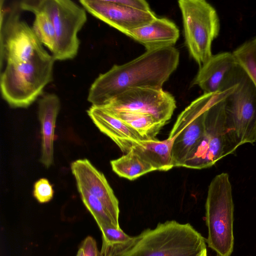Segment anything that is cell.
<instances>
[{"mask_svg": "<svg viewBox=\"0 0 256 256\" xmlns=\"http://www.w3.org/2000/svg\"><path fill=\"white\" fill-rule=\"evenodd\" d=\"M80 247L84 250V256H103L98 249L96 240L91 236H86L81 242Z\"/></svg>", "mask_w": 256, "mask_h": 256, "instance_id": "cell-26", "label": "cell"}, {"mask_svg": "<svg viewBox=\"0 0 256 256\" xmlns=\"http://www.w3.org/2000/svg\"><path fill=\"white\" fill-rule=\"evenodd\" d=\"M223 102L227 126L238 146L256 142V86L241 68Z\"/></svg>", "mask_w": 256, "mask_h": 256, "instance_id": "cell-8", "label": "cell"}, {"mask_svg": "<svg viewBox=\"0 0 256 256\" xmlns=\"http://www.w3.org/2000/svg\"><path fill=\"white\" fill-rule=\"evenodd\" d=\"M108 112L134 130L142 140L156 139L164 126L150 114L131 112Z\"/></svg>", "mask_w": 256, "mask_h": 256, "instance_id": "cell-20", "label": "cell"}, {"mask_svg": "<svg viewBox=\"0 0 256 256\" xmlns=\"http://www.w3.org/2000/svg\"><path fill=\"white\" fill-rule=\"evenodd\" d=\"M116 2L128 8L140 10H151L148 2L144 0H116Z\"/></svg>", "mask_w": 256, "mask_h": 256, "instance_id": "cell-27", "label": "cell"}, {"mask_svg": "<svg viewBox=\"0 0 256 256\" xmlns=\"http://www.w3.org/2000/svg\"><path fill=\"white\" fill-rule=\"evenodd\" d=\"M234 205L232 184L228 173L215 176L208 188L206 222V242L220 256H230L233 251Z\"/></svg>", "mask_w": 256, "mask_h": 256, "instance_id": "cell-5", "label": "cell"}, {"mask_svg": "<svg viewBox=\"0 0 256 256\" xmlns=\"http://www.w3.org/2000/svg\"><path fill=\"white\" fill-rule=\"evenodd\" d=\"M232 53L240 66L256 86V36L240 46Z\"/></svg>", "mask_w": 256, "mask_h": 256, "instance_id": "cell-23", "label": "cell"}, {"mask_svg": "<svg viewBox=\"0 0 256 256\" xmlns=\"http://www.w3.org/2000/svg\"><path fill=\"white\" fill-rule=\"evenodd\" d=\"M240 66L232 52L212 55L200 67L193 84L198 86L204 94L222 92L236 80Z\"/></svg>", "mask_w": 256, "mask_h": 256, "instance_id": "cell-13", "label": "cell"}, {"mask_svg": "<svg viewBox=\"0 0 256 256\" xmlns=\"http://www.w3.org/2000/svg\"><path fill=\"white\" fill-rule=\"evenodd\" d=\"M185 42L200 67L212 56V45L219 34L220 19L215 8L204 0H180Z\"/></svg>", "mask_w": 256, "mask_h": 256, "instance_id": "cell-7", "label": "cell"}, {"mask_svg": "<svg viewBox=\"0 0 256 256\" xmlns=\"http://www.w3.org/2000/svg\"><path fill=\"white\" fill-rule=\"evenodd\" d=\"M218 93L204 94L178 116L168 137L172 140L174 167H182L188 156L202 137L207 111Z\"/></svg>", "mask_w": 256, "mask_h": 256, "instance_id": "cell-10", "label": "cell"}, {"mask_svg": "<svg viewBox=\"0 0 256 256\" xmlns=\"http://www.w3.org/2000/svg\"><path fill=\"white\" fill-rule=\"evenodd\" d=\"M33 194L39 202L46 203L52 199L54 190L48 180L42 178L34 183Z\"/></svg>", "mask_w": 256, "mask_h": 256, "instance_id": "cell-25", "label": "cell"}, {"mask_svg": "<svg viewBox=\"0 0 256 256\" xmlns=\"http://www.w3.org/2000/svg\"><path fill=\"white\" fill-rule=\"evenodd\" d=\"M172 140H143L136 142L132 149L156 170L167 171L174 167L172 158Z\"/></svg>", "mask_w": 256, "mask_h": 256, "instance_id": "cell-18", "label": "cell"}, {"mask_svg": "<svg viewBox=\"0 0 256 256\" xmlns=\"http://www.w3.org/2000/svg\"><path fill=\"white\" fill-rule=\"evenodd\" d=\"M180 52L174 46L146 50L126 64L114 65L92 84L88 100L102 107L120 94L136 88H162L176 70Z\"/></svg>", "mask_w": 256, "mask_h": 256, "instance_id": "cell-1", "label": "cell"}, {"mask_svg": "<svg viewBox=\"0 0 256 256\" xmlns=\"http://www.w3.org/2000/svg\"><path fill=\"white\" fill-rule=\"evenodd\" d=\"M18 4L8 11L0 6V61L6 64L26 62L47 52L32 28L21 20Z\"/></svg>", "mask_w": 256, "mask_h": 256, "instance_id": "cell-9", "label": "cell"}, {"mask_svg": "<svg viewBox=\"0 0 256 256\" xmlns=\"http://www.w3.org/2000/svg\"><path fill=\"white\" fill-rule=\"evenodd\" d=\"M77 188L84 205L94 217L98 227L106 226L117 228L101 201L84 188Z\"/></svg>", "mask_w": 256, "mask_h": 256, "instance_id": "cell-24", "label": "cell"}, {"mask_svg": "<svg viewBox=\"0 0 256 256\" xmlns=\"http://www.w3.org/2000/svg\"><path fill=\"white\" fill-rule=\"evenodd\" d=\"M110 165L112 170L119 176L130 180L156 170L132 149L120 158L111 160Z\"/></svg>", "mask_w": 256, "mask_h": 256, "instance_id": "cell-21", "label": "cell"}, {"mask_svg": "<svg viewBox=\"0 0 256 256\" xmlns=\"http://www.w3.org/2000/svg\"><path fill=\"white\" fill-rule=\"evenodd\" d=\"M35 18L32 27L35 34L42 45L52 54L56 48V33L52 21L44 12L33 10Z\"/></svg>", "mask_w": 256, "mask_h": 256, "instance_id": "cell-22", "label": "cell"}, {"mask_svg": "<svg viewBox=\"0 0 256 256\" xmlns=\"http://www.w3.org/2000/svg\"><path fill=\"white\" fill-rule=\"evenodd\" d=\"M100 108L108 112L150 114L165 125L173 114L176 102L170 94L162 88H136L124 92Z\"/></svg>", "mask_w": 256, "mask_h": 256, "instance_id": "cell-11", "label": "cell"}, {"mask_svg": "<svg viewBox=\"0 0 256 256\" xmlns=\"http://www.w3.org/2000/svg\"><path fill=\"white\" fill-rule=\"evenodd\" d=\"M55 61L52 55L46 52L26 62L6 64L0 78L3 99L13 108L29 106L52 81Z\"/></svg>", "mask_w": 256, "mask_h": 256, "instance_id": "cell-2", "label": "cell"}, {"mask_svg": "<svg viewBox=\"0 0 256 256\" xmlns=\"http://www.w3.org/2000/svg\"><path fill=\"white\" fill-rule=\"evenodd\" d=\"M20 10H38L50 18L56 33V48L52 54L56 60L75 58L80 41L78 33L87 20L86 10L70 0H22L18 4Z\"/></svg>", "mask_w": 256, "mask_h": 256, "instance_id": "cell-4", "label": "cell"}, {"mask_svg": "<svg viewBox=\"0 0 256 256\" xmlns=\"http://www.w3.org/2000/svg\"><path fill=\"white\" fill-rule=\"evenodd\" d=\"M126 35L148 50L174 46L179 38L180 30L172 21L156 17L148 24L134 30Z\"/></svg>", "mask_w": 256, "mask_h": 256, "instance_id": "cell-16", "label": "cell"}, {"mask_svg": "<svg viewBox=\"0 0 256 256\" xmlns=\"http://www.w3.org/2000/svg\"><path fill=\"white\" fill-rule=\"evenodd\" d=\"M88 116L99 130L108 136L124 153L128 152L140 136L122 121L104 108L92 106Z\"/></svg>", "mask_w": 256, "mask_h": 256, "instance_id": "cell-15", "label": "cell"}, {"mask_svg": "<svg viewBox=\"0 0 256 256\" xmlns=\"http://www.w3.org/2000/svg\"><path fill=\"white\" fill-rule=\"evenodd\" d=\"M76 256H84V250L80 247Z\"/></svg>", "mask_w": 256, "mask_h": 256, "instance_id": "cell-28", "label": "cell"}, {"mask_svg": "<svg viewBox=\"0 0 256 256\" xmlns=\"http://www.w3.org/2000/svg\"><path fill=\"white\" fill-rule=\"evenodd\" d=\"M228 88L217 94L206 117L204 134L182 167L202 169L212 166L238 146L226 124L223 99Z\"/></svg>", "mask_w": 256, "mask_h": 256, "instance_id": "cell-6", "label": "cell"}, {"mask_svg": "<svg viewBox=\"0 0 256 256\" xmlns=\"http://www.w3.org/2000/svg\"><path fill=\"white\" fill-rule=\"evenodd\" d=\"M102 234L101 252L103 256H122L136 243L140 236H130L120 228L99 226Z\"/></svg>", "mask_w": 256, "mask_h": 256, "instance_id": "cell-19", "label": "cell"}, {"mask_svg": "<svg viewBox=\"0 0 256 256\" xmlns=\"http://www.w3.org/2000/svg\"><path fill=\"white\" fill-rule=\"evenodd\" d=\"M70 167L77 187L84 188L98 198L111 216L116 226L120 228L118 200L104 174L86 158L73 162Z\"/></svg>", "mask_w": 256, "mask_h": 256, "instance_id": "cell-14", "label": "cell"}, {"mask_svg": "<svg viewBox=\"0 0 256 256\" xmlns=\"http://www.w3.org/2000/svg\"><path fill=\"white\" fill-rule=\"evenodd\" d=\"M79 2L94 16L125 34L148 24L156 18L152 10L132 9L116 0H80Z\"/></svg>", "mask_w": 256, "mask_h": 256, "instance_id": "cell-12", "label": "cell"}, {"mask_svg": "<svg viewBox=\"0 0 256 256\" xmlns=\"http://www.w3.org/2000/svg\"><path fill=\"white\" fill-rule=\"evenodd\" d=\"M216 256H220L219 254H217Z\"/></svg>", "mask_w": 256, "mask_h": 256, "instance_id": "cell-29", "label": "cell"}, {"mask_svg": "<svg viewBox=\"0 0 256 256\" xmlns=\"http://www.w3.org/2000/svg\"><path fill=\"white\" fill-rule=\"evenodd\" d=\"M135 245L122 256H200L206 240L189 224L159 223L140 234Z\"/></svg>", "mask_w": 256, "mask_h": 256, "instance_id": "cell-3", "label": "cell"}, {"mask_svg": "<svg viewBox=\"0 0 256 256\" xmlns=\"http://www.w3.org/2000/svg\"><path fill=\"white\" fill-rule=\"evenodd\" d=\"M38 116L41 124L42 155L40 162L49 168L54 162V140L56 118L60 107L59 98L46 94L38 102Z\"/></svg>", "mask_w": 256, "mask_h": 256, "instance_id": "cell-17", "label": "cell"}]
</instances>
